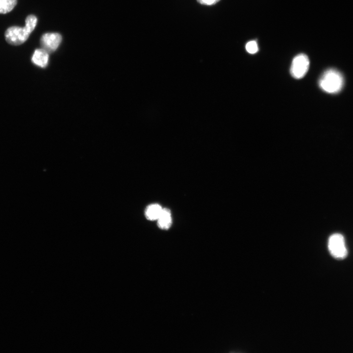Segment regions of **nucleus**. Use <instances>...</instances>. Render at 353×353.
<instances>
[{"instance_id":"obj_6","label":"nucleus","mask_w":353,"mask_h":353,"mask_svg":"<svg viewBox=\"0 0 353 353\" xmlns=\"http://www.w3.org/2000/svg\"><path fill=\"white\" fill-rule=\"evenodd\" d=\"M49 58L48 52L43 49H39L34 51L31 61L36 66L45 68L48 64Z\"/></svg>"},{"instance_id":"obj_12","label":"nucleus","mask_w":353,"mask_h":353,"mask_svg":"<svg viewBox=\"0 0 353 353\" xmlns=\"http://www.w3.org/2000/svg\"><path fill=\"white\" fill-rule=\"evenodd\" d=\"M220 0H205L204 4L212 5L216 3Z\"/></svg>"},{"instance_id":"obj_1","label":"nucleus","mask_w":353,"mask_h":353,"mask_svg":"<svg viewBox=\"0 0 353 353\" xmlns=\"http://www.w3.org/2000/svg\"><path fill=\"white\" fill-rule=\"evenodd\" d=\"M320 88L327 93L334 94L339 92L344 85V78L336 70L330 69L326 71L319 80Z\"/></svg>"},{"instance_id":"obj_5","label":"nucleus","mask_w":353,"mask_h":353,"mask_svg":"<svg viewBox=\"0 0 353 353\" xmlns=\"http://www.w3.org/2000/svg\"><path fill=\"white\" fill-rule=\"evenodd\" d=\"M61 40L62 37L59 33H46L42 36L40 44L42 49L48 53H51L57 49Z\"/></svg>"},{"instance_id":"obj_4","label":"nucleus","mask_w":353,"mask_h":353,"mask_svg":"<svg viewBox=\"0 0 353 353\" xmlns=\"http://www.w3.org/2000/svg\"><path fill=\"white\" fill-rule=\"evenodd\" d=\"M309 67V60L308 56L303 53L297 55L293 59L290 73L295 78H303L307 72Z\"/></svg>"},{"instance_id":"obj_8","label":"nucleus","mask_w":353,"mask_h":353,"mask_svg":"<svg viewBox=\"0 0 353 353\" xmlns=\"http://www.w3.org/2000/svg\"><path fill=\"white\" fill-rule=\"evenodd\" d=\"M162 208H163L157 203L150 204L146 207L145 211L146 218L150 221L157 220L161 212Z\"/></svg>"},{"instance_id":"obj_2","label":"nucleus","mask_w":353,"mask_h":353,"mask_svg":"<svg viewBox=\"0 0 353 353\" xmlns=\"http://www.w3.org/2000/svg\"><path fill=\"white\" fill-rule=\"evenodd\" d=\"M328 247L330 254L336 259L342 260L348 255L345 239L341 234H332L328 240Z\"/></svg>"},{"instance_id":"obj_9","label":"nucleus","mask_w":353,"mask_h":353,"mask_svg":"<svg viewBox=\"0 0 353 353\" xmlns=\"http://www.w3.org/2000/svg\"><path fill=\"white\" fill-rule=\"evenodd\" d=\"M17 0H0V13L10 12L16 6Z\"/></svg>"},{"instance_id":"obj_3","label":"nucleus","mask_w":353,"mask_h":353,"mask_svg":"<svg viewBox=\"0 0 353 353\" xmlns=\"http://www.w3.org/2000/svg\"><path fill=\"white\" fill-rule=\"evenodd\" d=\"M31 32L24 27L11 26L5 32V38L7 42L12 45H20L26 41Z\"/></svg>"},{"instance_id":"obj_11","label":"nucleus","mask_w":353,"mask_h":353,"mask_svg":"<svg viewBox=\"0 0 353 353\" xmlns=\"http://www.w3.org/2000/svg\"><path fill=\"white\" fill-rule=\"evenodd\" d=\"M246 49L251 54H254L257 52L258 48L256 42L255 41L248 42L246 45Z\"/></svg>"},{"instance_id":"obj_10","label":"nucleus","mask_w":353,"mask_h":353,"mask_svg":"<svg viewBox=\"0 0 353 353\" xmlns=\"http://www.w3.org/2000/svg\"><path fill=\"white\" fill-rule=\"evenodd\" d=\"M25 26L31 33L35 28L37 19L36 16L33 15L28 16L25 19Z\"/></svg>"},{"instance_id":"obj_7","label":"nucleus","mask_w":353,"mask_h":353,"mask_svg":"<svg viewBox=\"0 0 353 353\" xmlns=\"http://www.w3.org/2000/svg\"><path fill=\"white\" fill-rule=\"evenodd\" d=\"M157 221V225L160 228L164 230L169 229L172 224L171 214L170 210L166 208H162Z\"/></svg>"},{"instance_id":"obj_13","label":"nucleus","mask_w":353,"mask_h":353,"mask_svg":"<svg viewBox=\"0 0 353 353\" xmlns=\"http://www.w3.org/2000/svg\"><path fill=\"white\" fill-rule=\"evenodd\" d=\"M197 1L201 4H204L205 0H197Z\"/></svg>"}]
</instances>
